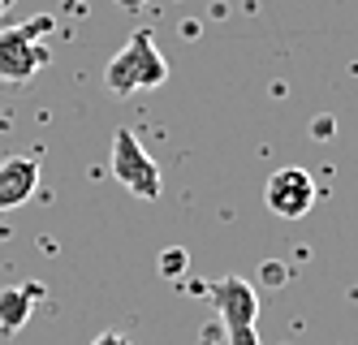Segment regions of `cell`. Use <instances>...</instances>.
<instances>
[{"mask_svg":"<svg viewBox=\"0 0 358 345\" xmlns=\"http://www.w3.org/2000/svg\"><path fill=\"white\" fill-rule=\"evenodd\" d=\"M208 298L220 315L229 345H259V294L246 276H216L208 285Z\"/></svg>","mask_w":358,"mask_h":345,"instance_id":"obj_3","label":"cell"},{"mask_svg":"<svg viewBox=\"0 0 358 345\" xmlns=\"http://www.w3.org/2000/svg\"><path fill=\"white\" fill-rule=\"evenodd\" d=\"M160 272H164L169 281H177V276L186 272V251H164V255H160Z\"/></svg>","mask_w":358,"mask_h":345,"instance_id":"obj_8","label":"cell"},{"mask_svg":"<svg viewBox=\"0 0 358 345\" xmlns=\"http://www.w3.org/2000/svg\"><path fill=\"white\" fill-rule=\"evenodd\" d=\"M9 9H13V0H0V17H5Z\"/></svg>","mask_w":358,"mask_h":345,"instance_id":"obj_11","label":"cell"},{"mask_svg":"<svg viewBox=\"0 0 358 345\" xmlns=\"http://www.w3.org/2000/svg\"><path fill=\"white\" fill-rule=\"evenodd\" d=\"M315 195H320L315 177L306 169H298V164L276 169L268 177V185H264V203H268L272 216H280V220H302L306 211L315 207Z\"/></svg>","mask_w":358,"mask_h":345,"instance_id":"obj_5","label":"cell"},{"mask_svg":"<svg viewBox=\"0 0 358 345\" xmlns=\"http://www.w3.org/2000/svg\"><path fill=\"white\" fill-rule=\"evenodd\" d=\"M52 31H57L52 13L5 26L0 31V83H31L39 69L52 65V43H48Z\"/></svg>","mask_w":358,"mask_h":345,"instance_id":"obj_1","label":"cell"},{"mask_svg":"<svg viewBox=\"0 0 358 345\" xmlns=\"http://www.w3.org/2000/svg\"><path fill=\"white\" fill-rule=\"evenodd\" d=\"M169 83V61L160 57L151 31H134L125 39V48L104 65V87L113 95H138L151 87H164Z\"/></svg>","mask_w":358,"mask_h":345,"instance_id":"obj_2","label":"cell"},{"mask_svg":"<svg viewBox=\"0 0 358 345\" xmlns=\"http://www.w3.org/2000/svg\"><path fill=\"white\" fill-rule=\"evenodd\" d=\"M39 190V160L35 155H9L0 160V211L22 207Z\"/></svg>","mask_w":358,"mask_h":345,"instance_id":"obj_6","label":"cell"},{"mask_svg":"<svg viewBox=\"0 0 358 345\" xmlns=\"http://www.w3.org/2000/svg\"><path fill=\"white\" fill-rule=\"evenodd\" d=\"M91 345H134V341L125 337V332H99V337H95Z\"/></svg>","mask_w":358,"mask_h":345,"instance_id":"obj_9","label":"cell"},{"mask_svg":"<svg viewBox=\"0 0 358 345\" xmlns=\"http://www.w3.org/2000/svg\"><path fill=\"white\" fill-rule=\"evenodd\" d=\"M31 298H35V289H5V294H0V328H5V332H17L22 324H27Z\"/></svg>","mask_w":358,"mask_h":345,"instance_id":"obj_7","label":"cell"},{"mask_svg":"<svg viewBox=\"0 0 358 345\" xmlns=\"http://www.w3.org/2000/svg\"><path fill=\"white\" fill-rule=\"evenodd\" d=\"M121 9H143V5H151V0H117Z\"/></svg>","mask_w":358,"mask_h":345,"instance_id":"obj_10","label":"cell"},{"mask_svg":"<svg viewBox=\"0 0 358 345\" xmlns=\"http://www.w3.org/2000/svg\"><path fill=\"white\" fill-rule=\"evenodd\" d=\"M108 169H113V177L125 185V190H130L134 199H143V203H156L164 195V173H160V164L151 160V151L134 139V129H125V125L113 134Z\"/></svg>","mask_w":358,"mask_h":345,"instance_id":"obj_4","label":"cell"}]
</instances>
